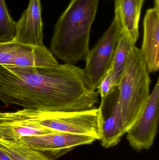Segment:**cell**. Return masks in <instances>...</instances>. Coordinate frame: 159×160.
I'll use <instances>...</instances> for the list:
<instances>
[{
	"label": "cell",
	"instance_id": "obj_18",
	"mask_svg": "<svg viewBox=\"0 0 159 160\" xmlns=\"http://www.w3.org/2000/svg\"><path fill=\"white\" fill-rule=\"evenodd\" d=\"M0 160H13L2 149L0 148Z\"/></svg>",
	"mask_w": 159,
	"mask_h": 160
},
{
	"label": "cell",
	"instance_id": "obj_6",
	"mask_svg": "<svg viewBox=\"0 0 159 160\" xmlns=\"http://www.w3.org/2000/svg\"><path fill=\"white\" fill-rule=\"evenodd\" d=\"M159 79H158L142 112L127 132V139L135 151L148 150L157 132L159 118Z\"/></svg>",
	"mask_w": 159,
	"mask_h": 160
},
{
	"label": "cell",
	"instance_id": "obj_5",
	"mask_svg": "<svg viewBox=\"0 0 159 160\" xmlns=\"http://www.w3.org/2000/svg\"><path fill=\"white\" fill-rule=\"evenodd\" d=\"M121 31L119 20L115 17L111 25L85 58L84 78L90 90L95 91L112 66L116 47Z\"/></svg>",
	"mask_w": 159,
	"mask_h": 160
},
{
	"label": "cell",
	"instance_id": "obj_12",
	"mask_svg": "<svg viewBox=\"0 0 159 160\" xmlns=\"http://www.w3.org/2000/svg\"><path fill=\"white\" fill-rule=\"evenodd\" d=\"M128 131L122 118L120 102L117 95L110 115L104 119L102 135L100 140L101 145L105 148L117 145Z\"/></svg>",
	"mask_w": 159,
	"mask_h": 160
},
{
	"label": "cell",
	"instance_id": "obj_14",
	"mask_svg": "<svg viewBox=\"0 0 159 160\" xmlns=\"http://www.w3.org/2000/svg\"><path fill=\"white\" fill-rule=\"evenodd\" d=\"M135 46V44H133L126 34L121 31L111 67L113 85L115 89L127 68L131 54Z\"/></svg>",
	"mask_w": 159,
	"mask_h": 160
},
{
	"label": "cell",
	"instance_id": "obj_7",
	"mask_svg": "<svg viewBox=\"0 0 159 160\" xmlns=\"http://www.w3.org/2000/svg\"><path fill=\"white\" fill-rule=\"evenodd\" d=\"M58 64L45 46H30L14 40L0 43V66L48 67Z\"/></svg>",
	"mask_w": 159,
	"mask_h": 160
},
{
	"label": "cell",
	"instance_id": "obj_11",
	"mask_svg": "<svg viewBox=\"0 0 159 160\" xmlns=\"http://www.w3.org/2000/svg\"><path fill=\"white\" fill-rule=\"evenodd\" d=\"M144 0H115V16L121 31L134 44L139 37V23Z\"/></svg>",
	"mask_w": 159,
	"mask_h": 160
},
{
	"label": "cell",
	"instance_id": "obj_15",
	"mask_svg": "<svg viewBox=\"0 0 159 160\" xmlns=\"http://www.w3.org/2000/svg\"><path fill=\"white\" fill-rule=\"evenodd\" d=\"M0 148L13 160H53L21 142L0 139Z\"/></svg>",
	"mask_w": 159,
	"mask_h": 160
},
{
	"label": "cell",
	"instance_id": "obj_10",
	"mask_svg": "<svg viewBox=\"0 0 159 160\" xmlns=\"http://www.w3.org/2000/svg\"><path fill=\"white\" fill-rule=\"evenodd\" d=\"M149 73L159 68V9H147L143 20V37L140 49Z\"/></svg>",
	"mask_w": 159,
	"mask_h": 160
},
{
	"label": "cell",
	"instance_id": "obj_13",
	"mask_svg": "<svg viewBox=\"0 0 159 160\" xmlns=\"http://www.w3.org/2000/svg\"><path fill=\"white\" fill-rule=\"evenodd\" d=\"M54 132L37 125L8 118L0 112V139L10 142H19L21 138L26 136Z\"/></svg>",
	"mask_w": 159,
	"mask_h": 160
},
{
	"label": "cell",
	"instance_id": "obj_1",
	"mask_svg": "<svg viewBox=\"0 0 159 160\" xmlns=\"http://www.w3.org/2000/svg\"><path fill=\"white\" fill-rule=\"evenodd\" d=\"M99 95L86 85L84 69L75 65L0 66V101L6 106L49 112L85 111L94 108Z\"/></svg>",
	"mask_w": 159,
	"mask_h": 160
},
{
	"label": "cell",
	"instance_id": "obj_8",
	"mask_svg": "<svg viewBox=\"0 0 159 160\" xmlns=\"http://www.w3.org/2000/svg\"><path fill=\"white\" fill-rule=\"evenodd\" d=\"M92 137L65 132H54L43 135L26 136L20 142L49 158L56 160L77 147L92 144Z\"/></svg>",
	"mask_w": 159,
	"mask_h": 160
},
{
	"label": "cell",
	"instance_id": "obj_9",
	"mask_svg": "<svg viewBox=\"0 0 159 160\" xmlns=\"http://www.w3.org/2000/svg\"><path fill=\"white\" fill-rule=\"evenodd\" d=\"M43 39L41 0H30L27 9L16 22L14 40L26 45L44 47Z\"/></svg>",
	"mask_w": 159,
	"mask_h": 160
},
{
	"label": "cell",
	"instance_id": "obj_3",
	"mask_svg": "<svg viewBox=\"0 0 159 160\" xmlns=\"http://www.w3.org/2000/svg\"><path fill=\"white\" fill-rule=\"evenodd\" d=\"M103 107L74 112H49L23 109L12 112L13 118L55 132L85 135L101 140L104 117Z\"/></svg>",
	"mask_w": 159,
	"mask_h": 160
},
{
	"label": "cell",
	"instance_id": "obj_4",
	"mask_svg": "<svg viewBox=\"0 0 159 160\" xmlns=\"http://www.w3.org/2000/svg\"><path fill=\"white\" fill-rule=\"evenodd\" d=\"M149 74L140 49L135 46L117 87L122 118L129 130L150 96Z\"/></svg>",
	"mask_w": 159,
	"mask_h": 160
},
{
	"label": "cell",
	"instance_id": "obj_16",
	"mask_svg": "<svg viewBox=\"0 0 159 160\" xmlns=\"http://www.w3.org/2000/svg\"><path fill=\"white\" fill-rule=\"evenodd\" d=\"M16 22L8 12L5 0H0V43L15 39Z\"/></svg>",
	"mask_w": 159,
	"mask_h": 160
},
{
	"label": "cell",
	"instance_id": "obj_19",
	"mask_svg": "<svg viewBox=\"0 0 159 160\" xmlns=\"http://www.w3.org/2000/svg\"><path fill=\"white\" fill-rule=\"evenodd\" d=\"M154 7L159 9V0H154Z\"/></svg>",
	"mask_w": 159,
	"mask_h": 160
},
{
	"label": "cell",
	"instance_id": "obj_2",
	"mask_svg": "<svg viewBox=\"0 0 159 160\" xmlns=\"http://www.w3.org/2000/svg\"><path fill=\"white\" fill-rule=\"evenodd\" d=\"M100 0H71L54 27L49 51L64 63L85 60Z\"/></svg>",
	"mask_w": 159,
	"mask_h": 160
},
{
	"label": "cell",
	"instance_id": "obj_17",
	"mask_svg": "<svg viewBox=\"0 0 159 160\" xmlns=\"http://www.w3.org/2000/svg\"><path fill=\"white\" fill-rule=\"evenodd\" d=\"M97 89L98 93L101 98L100 105L104 107L105 101L108 96L114 93L116 90L113 85L111 68L100 82Z\"/></svg>",
	"mask_w": 159,
	"mask_h": 160
}]
</instances>
